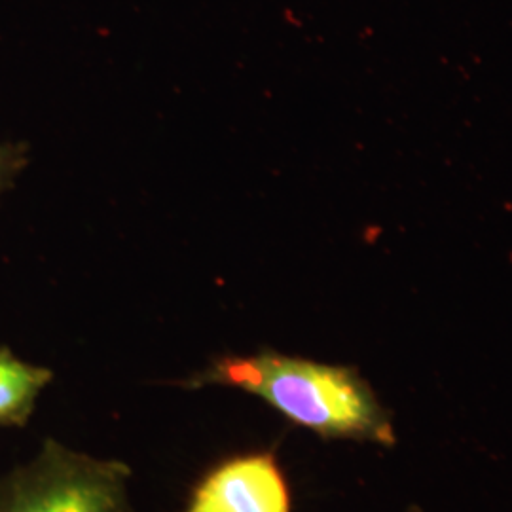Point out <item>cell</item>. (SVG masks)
Segmentation results:
<instances>
[{
	"mask_svg": "<svg viewBox=\"0 0 512 512\" xmlns=\"http://www.w3.org/2000/svg\"><path fill=\"white\" fill-rule=\"evenodd\" d=\"M184 389L209 385L255 395L285 420L327 440H355L393 448L397 431L391 412L357 368L327 365L260 349L224 355L179 382Z\"/></svg>",
	"mask_w": 512,
	"mask_h": 512,
	"instance_id": "6da1fadb",
	"label": "cell"
},
{
	"mask_svg": "<svg viewBox=\"0 0 512 512\" xmlns=\"http://www.w3.org/2000/svg\"><path fill=\"white\" fill-rule=\"evenodd\" d=\"M408 512H423V511H418V509H410V511Z\"/></svg>",
	"mask_w": 512,
	"mask_h": 512,
	"instance_id": "8992f818",
	"label": "cell"
},
{
	"mask_svg": "<svg viewBox=\"0 0 512 512\" xmlns=\"http://www.w3.org/2000/svg\"><path fill=\"white\" fill-rule=\"evenodd\" d=\"M131 467L46 439L37 456L0 478V512H137Z\"/></svg>",
	"mask_w": 512,
	"mask_h": 512,
	"instance_id": "7a4b0ae2",
	"label": "cell"
},
{
	"mask_svg": "<svg viewBox=\"0 0 512 512\" xmlns=\"http://www.w3.org/2000/svg\"><path fill=\"white\" fill-rule=\"evenodd\" d=\"M52 380L50 368L29 365L12 349L0 348V429L27 425L40 393Z\"/></svg>",
	"mask_w": 512,
	"mask_h": 512,
	"instance_id": "277c9868",
	"label": "cell"
},
{
	"mask_svg": "<svg viewBox=\"0 0 512 512\" xmlns=\"http://www.w3.org/2000/svg\"><path fill=\"white\" fill-rule=\"evenodd\" d=\"M25 165V147L0 145V192L6 190L12 179Z\"/></svg>",
	"mask_w": 512,
	"mask_h": 512,
	"instance_id": "5b68a950",
	"label": "cell"
},
{
	"mask_svg": "<svg viewBox=\"0 0 512 512\" xmlns=\"http://www.w3.org/2000/svg\"><path fill=\"white\" fill-rule=\"evenodd\" d=\"M183 512H293V495L272 452H249L209 469Z\"/></svg>",
	"mask_w": 512,
	"mask_h": 512,
	"instance_id": "3957f363",
	"label": "cell"
}]
</instances>
